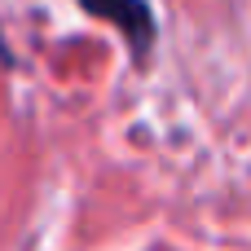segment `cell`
Masks as SVG:
<instances>
[{"label": "cell", "mask_w": 251, "mask_h": 251, "mask_svg": "<svg viewBox=\"0 0 251 251\" xmlns=\"http://www.w3.org/2000/svg\"><path fill=\"white\" fill-rule=\"evenodd\" d=\"M93 18H106L128 44H132V57L141 62L154 44V18H150V4L146 0H79Z\"/></svg>", "instance_id": "cell-1"}]
</instances>
